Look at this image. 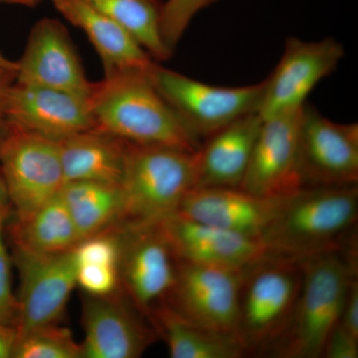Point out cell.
Returning a JSON list of instances; mask_svg holds the SVG:
<instances>
[{
    "label": "cell",
    "instance_id": "cell-1",
    "mask_svg": "<svg viewBox=\"0 0 358 358\" xmlns=\"http://www.w3.org/2000/svg\"><path fill=\"white\" fill-rule=\"evenodd\" d=\"M148 72L114 73L94 83L89 103L96 128L136 145L196 152L201 140L160 95Z\"/></svg>",
    "mask_w": 358,
    "mask_h": 358
},
{
    "label": "cell",
    "instance_id": "cell-2",
    "mask_svg": "<svg viewBox=\"0 0 358 358\" xmlns=\"http://www.w3.org/2000/svg\"><path fill=\"white\" fill-rule=\"evenodd\" d=\"M357 185L301 187L285 197L262 242L271 255L301 259L355 242Z\"/></svg>",
    "mask_w": 358,
    "mask_h": 358
},
{
    "label": "cell",
    "instance_id": "cell-3",
    "mask_svg": "<svg viewBox=\"0 0 358 358\" xmlns=\"http://www.w3.org/2000/svg\"><path fill=\"white\" fill-rule=\"evenodd\" d=\"M357 243L299 259L301 293L286 336L273 352L281 358H319L338 324L343 301L357 277Z\"/></svg>",
    "mask_w": 358,
    "mask_h": 358
},
{
    "label": "cell",
    "instance_id": "cell-4",
    "mask_svg": "<svg viewBox=\"0 0 358 358\" xmlns=\"http://www.w3.org/2000/svg\"><path fill=\"white\" fill-rule=\"evenodd\" d=\"M303 271L299 259L268 255L245 271L236 336L247 355H271L293 320Z\"/></svg>",
    "mask_w": 358,
    "mask_h": 358
},
{
    "label": "cell",
    "instance_id": "cell-5",
    "mask_svg": "<svg viewBox=\"0 0 358 358\" xmlns=\"http://www.w3.org/2000/svg\"><path fill=\"white\" fill-rule=\"evenodd\" d=\"M196 181V152L129 143L122 223L152 225L173 215Z\"/></svg>",
    "mask_w": 358,
    "mask_h": 358
},
{
    "label": "cell",
    "instance_id": "cell-6",
    "mask_svg": "<svg viewBox=\"0 0 358 358\" xmlns=\"http://www.w3.org/2000/svg\"><path fill=\"white\" fill-rule=\"evenodd\" d=\"M160 95L202 140L240 117L258 113L264 81L241 87H219L155 64L148 72Z\"/></svg>",
    "mask_w": 358,
    "mask_h": 358
},
{
    "label": "cell",
    "instance_id": "cell-7",
    "mask_svg": "<svg viewBox=\"0 0 358 358\" xmlns=\"http://www.w3.org/2000/svg\"><path fill=\"white\" fill-rule=\"evenodd\" d=\"M0 171L15 219H23L65 185L58 141L14 129L0 150Z\"/></svg>",
    "mask_w": 358,
    "mask_h": 358
},
{
    "label": "cell",
    "instance_id": "cell-8",
    "mask_svg": "<svg viewBox=\"0 0 358 358\" xmlns=\"http://www.w3.org/2000/svg\"><path fill=\"white\" fill-rule=\"evenodd\" d=\"M121 287L138 312L148 320L164 305L178 275V259L157 224L122 223Z\"/></svg>",
    "mask_w": 358,
    "mask_h": 358
},
{
    "label": "cell",
    "instance_id": "cell-9",
    "mask_svg": "<svg viewBox=\"0 0 358 358\" xmlns=\"http://www.w3.org/2000/svg\"><path fill=\"white\" fill-rule=\"evenodd\" d=\"M247 268L178 260L176 284L166 303L192 324L236 336L240 289Z\"/></svg>",
    "mask_w": 358,
    "mask_h": 358
},
{
    "label": "cell",
    "instance_id": "cell-10",
    "mask_svg": "<svg viewBox=\"0 0 358 358\" xmlns=\"http://www.w3.org/2000/svg\"><path fill=\"white\" fill-rule=\"evenodd\" d=\"M299 159L301 187L357 185L358 124L331 121L305 103Z\"/></svg>",
    "mask_w": 358,
    "mask_h": 358
},
{
    "label": "cell",
    "instance_id": "cell-11",
    "mask_svg": "<svg viewBox=\"0 0 358 358\" xmlns=\"http://www.w3.org/2000/svg\"><path fill=\"white\" fill-rule=\"evenodd\" d=\"M14 265L20 279L17 299V334L58 322L77 286L74 250L60 254H38L13 246Z\"/></svg>",
    "mask_w": 358,
    "mask_h": 358
},
{
    "label": "cell",
    "instance_id": "cell-12",
    "mask_svg": "<svg viewBox=\"0 0 358 358\" xmlns=\"http://www.w3.org/2000/svg\"><path fill=\"white\" fill-rule=\"evenodd\" d=\"M345 55L343 45L331 37L320 41L289 37L281 60L264 81L258 114L266 120L300 109L308 94L336 71Z\"/></svg>",
    "mask_w": 358,
    "mask_h": 358
},
{
    "label": "cell",
    "instance_id": "cell-13",
    "mask_svg": "<svg viewBox=\"0 0 358 358\" xmlns=\"http://www.w3.org/2000/svg\"><path fill=\"white\" fill-rule=\"evenodd\" d=\"M303 107L263 120L240 188L272 199L301 188L299 138Z\"/></svg>",
    "mask_w": 358,
    "mask_h": 358
},
{
    "label": "cell",
    "instance_id": "cell-14",
    "mask_svg": "<svg viewBox=\"0 0 358 358\" xmlns=\"http://www.w3.org/2000/svg\"><path fill=\"white\" fill-rule=\"evenodd\" d=\"M122 289L110 296L87 294L82 322V358H136L159 338Z\"/></svg>",
    "mask_w": 358,
    "mask_h": 358
},
{
    "label": "cell",
    "instance_id": "cell-15",
    "mask_svg": "<svg viewBox=\"0 0 358 358\" xmlns=\"http://www.w3.org/2000/svg\"><path fill=\"white\" fill-rule=\"evenodd\" d=\"M3 110L11 128L55 141L96 128L89 99L45 87L13 82L4 92Z\"/></svg>",
    "mask_w": 358,
    "mask_h": 358
},
{
    "label": "cell",
    "instance_id": "cell-16",
    "mask_svg": "<svg viewBox=\"0 0 358 358\" xmlns=\"http://www.w3.org/2000/svg\"><path fill=\"white\" fill-rule=\"evenodd\" d=\"M14 81L67 92L89 99L93 90L68 30L60 21L43 18L33 26Z\"/></svg>",
    "mask_w": 358,
    "mask_h": 358
},
{
    "label": "cell",
    "instance_id": "cell-17",
    "mask_svg": "<svg viewBox=\"0 0 358 358\" xmlns=\"http://www.w3.org/2000/svg\"><path fill=\"white\" fill-rule=\"evenodd\" d=\"M176 258L185 262L245 268L268 255L255 239L176 213L157 223Z\"/></svg>",
    "mask_w": 358,
    "mask_h": 358
},
{
    "label": "cell",
    "instance_id": "cell-18",
    "mask_svg": "<svg viewBox=\"0 0 358 358\" xmlns=\"http://www.w3.org/2000/svg\"><path fill=\"white\" fill-rule=\"evenodd\" d=\"M284 199L258 196L240 187H195L178 213L262 241Z\"/></svg>",
    "mask_w": 358,
    "mask_h": 358
},
{
    "label": "cell",
    "instance_id": "cell-19",
    "mask_svg": "<svg viewBox=\"0 0 358 358\" xmlns=\"http://www.w3.org/2000/svg\"><path fill=\"white\" fill-rule=\"evenodd\" d=\"M262 124L251 113L205 138L196 150V187L239 188Z\"/></svg>",
    "mask_w": 358,
    "mask_h": 358
},
{
    "label": "cell",
    "instance_id": "cell-20",
    "mask_svg": "<svg viewBox=\"0 0 358 358\" xmlns=\"http://www.w3.org/2000/svg\"><path fill=\"white\" fill-rule=\"evenodd\" d=\"M56 10L80 28L95 47L105 75L124 71L147 72L154 59L126 29L85 0H52Z\"/></svg>",
    "mask_w": 358,
    "mask_h": 358
},
{
    "label": "cell",
    "instance_id": "cell-21",
    "mask_svg": "<svg viewBox=\"0 0 358 358\" xmlns=\"http://www.w3.org/2000/svg\"><path fill=\"white\" fill-rule=\"evenodd\" d=\"M128 141L94 128L58 141L65 182L92 181L121 185Z\"/></svg>",
    "mask_w": 358,
    "mask_h": 358
},
{
    "label": "cell",
    "instance_id": "cell-22",
    "mask_svg": "<svg viewBox=\"0 0 358 358\" xmlns=\"http://www.w3.org/2000/svg\"><path fill=\"white\" fill-rule=\"evenodd\" d=\"M157 336L166 341L173 358H241L244 346L233 334L219 333L188 322L167 303L148 317Z\"/></svg>",
    "mask_w": 358,
    "mask_h": 358
},
{
    "label": "cell",
    "instance_id": "cell-23",
    "mask_svg": "<svg viewBox=\"0 0 358 358\" xmlns=\"http://www.w3.org/2000/svg\"><path fill=\"white\" fill-rule=\"evenodd\" d=\"M60 195L81 241L122 222L124 203L120 185L69 181L63 185Z\"/></svg>",
    "mask_w": 358,
    "mask_h": 358
},
{
    "label": "cell",
    "instance_id": "cell-24",
    "mask_svg": "<svg viewBox=\"0 0 358 358\" xmlns=\"http://www.w3.org/2000/svg\"><path fill=\"white\" fill-rule=\"evenodd\" d=\"M13 246L38 254H60L76 248V226L60 193L11 226Z\"/></svg>",
    "mask_w": 358,
    "mask_h": 358
},
{
    "label": "cell",
    "instance_id": "cell-25",
    "mask_svg": "<svg viewBox=\"0 0 358 358\" xmlns=\"http://www.w3.org/2000/svg\"><path fill=\"white\" fill-rule=\"evenodd\" d=\"M90 6L121 25L154 60L173 56L160 33L162 3L160 0H85Z\"/></svg>",
    "mask_w": 358,
    "mask_h": 358
},
{
    "label": "cell",
    "instance_id": "cell-26",
    "mask_svg": "<svg viewBox=\"0 0 358 358\" xmlns=\"http://www.w3.org/2000/svg\"><path fill=\"white\" fill-rule=\"evenodd\" d=\"M14 358H82V345L58 322L17 334Z\"/></svg>",
    "mask_w": 358,
    "mask_h": 358
},
{
    "label": "cell",
    "instance_id": "cell-27",
    "mask_svg": "<svg viewBox=\"0 0 358 358\" xmlns=\"http://www.w3.org/2000/svg\"><path fill=\"white\" fill-rule=\"evenodd\" d=\"M218 0H166L162 3L160 33L171 53L197 13Z\"/></svg>",
    "mask_w": 358,
    "mask_h": 358
},
{
    "label": "cell",
    "instance_id": "cell-28",
    "mask_svg": "<svg viewBox=\"0 0 358 358\" xmlns=\"http://www.w3.org/2000/svg\"><path fill=\"white\" fill-rule=\"evenodd\" d=\"M10 204L0 206V322L16 326L17 299L13 293L11 280V259L4 241V227L10 216Z\"/></svg>",
    "mask_w": 358,
    "mask_h": 358
},
{
    "label": "cell",
    "instance_id": "cell-29",
    "mask_svg": "<svg viewBox=\"0 0 358 358\" xmlns=\"http://www.w3.org/2000/svg\"><path fill=\"white\" fill-rule=\"evenodd\" d=\"M77 285L89 296H110L121 291L120 268L77 265Z\"/></svg>",
    "mask_w": 358,
    "mask_h": 358
},
{
    "label": "cell",
    "instance_id": "cell-30",
    "mask_svg": "<svg viewBox=\"0 0 358 358\" xmlns=\"http://www.w3.org/2000/svg\"><path fill=\"white\" fill-rule=\"evenodd\" d=\"M322 357L324 358H357L358 338L348 333L338 324L327 336Z\"/></svg>",
    "mask_w": 358,
    "mask_h": 358
},
{
    "label": "cell",
    "instance_id": "cell-31",
    "mask_svg": "<svg viewBox=\"0 0 358 358\" xmlns=\"http://www.w3.org/2000/svg\"><path fill=\"white\" fill-rule=\"evenodd\" d=\"M341 326L355 338H358V281L353 278L348 287V293L343 301L341 317L338 320Z\"/></svg>",
    "mask_w": 358,
    "mask_h": 358
},
{
    "label": "cell",
    "instance_id": "cell-32",
    "mask_svg": "<svg viewBox=\"0 0 358 358\" xmlns=\"http://www.w3.org/2000/svg\"><path fill=\"white\" fill-rule=\"evenodd\" d=\"M16 338V327L0 322V358L13 357Z\"/></svg>",
    "mask_w": 358,
    "mask_h": 358
},
{
    "label": "cell",
    "instance_id": "cell-33",
    "mask_svg": "<svg viewBox=\"0 0 358 358\" xmlns=\"http://www.w3.org/2000/svg\"><path fill=\"white\" fill-rule=\"evenodd\" d=\"M13 82H14V79H10V78H0V150L10 131V126L7 122L6 114H4L3 96L6 87Z\"/></svg>",
    "mask_w": 358,
    "mask_h": 358
},
{
    "label": "cell",
    "instance_id": "cell-34",
    "mask_svg": "<svg viewBox=\"0 0 358 358\" xmlns=\"http://www.w3.org/2000/svg\"><path fill=\"white\" fill-rule=\"evenodd\" d=\"M16 70V62L7 59L0 51V78H10L15 80Z\"/></svg>",
    "mask_w": 358,
    "mask_h": 358
},
{
    "label": "cell",
    "instance_id": "cell-35",
    "mask_svg": "<svg viewBox=\"0 0 358 358\" xmlns=\"http://www.w3.org/2000/svg\"><path fill=\"white\" fill-rule=\"evenodd\" d=\"M42 0H0V4H7V6H20L34 8L41 3Z\"/></svg>",
    "mask_w": 358,
    "mask_h": 358
},
{
    "label": "cell",
    "instance_id": "cell-36",
    "mask_svg": "<svg viewBox=\"0 0 358 358\" xmlns=\"http://www.w3.org/2000/svg\"><path fill=\"white\" fill-rule=\"evenodd\" d=\"M6 204H10V202H9L8 192H7L3 176H2L1 171H0V206Z\"/></svg>",
    "mask_w": 358,
    "mask_h": 358
}]
</instances>
